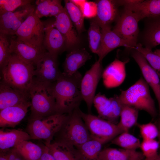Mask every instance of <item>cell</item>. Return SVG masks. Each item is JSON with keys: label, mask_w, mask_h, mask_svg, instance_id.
<instances>
[{"label": "cell", "mask_w": 160, "mask_h": 160, "mask_svg": "<svg viewBox=\"0 0 160 160\" xmlns=\"http://www.w3.org/2000/svg\"><path fill=\"white\" fill-rule=\"evenodd\" d=\"M82 78L78 71L70 76L62 73L53 83V93L57 113H69L79 107L83 100L80 89Z\"/></svg>", "instance_id": "6da1fadb"}, {"label": "cell", "mask_w": 160, "mask_h": 160, "mask_svg": "<svg viewBox=\"0 0 160 160\" xmlns=\"http://www.w3.org/2000/svg\"><path fill=\"white\" fill-rule=\"evenodd\" d=\"M53 83L39 81L34 77L28 90L31 113L28 119L57 113L53 93Z\"/></svg>", "instance_id": "7a4b0ae2"}, {"label": "cell", "mask_w": 160, "mask_h": 160, "mask_svg": "<svg viewBox=\"0 0 160 160\" xmlns=\"http://www.w3.org/2000/svg\"><path fill=\"white\" fill-rule=\"evenodd\" d=\"M35 66L12 54L7 65L1 71L2 81L11 87L26 92L33 81Z\"/></svg>", "instance_id": "3957f363"}, {"label": "cell", "mask_w": 160, "mask_h": 160, "mask_svg": "<svg viewBox=\"0 0 160 160\" xmlns=\"http://www.w3.org/2000/svg\"><path fill=\"white\" fill-rule=\"evenodd\" d=\"M79 108L68 114L52 141L66 144L76 148L91 139L89 132L79 113Z\"/></svg>", "instance_id": "277c9868"}, {"label": "cell", "mask_w": 160, "mask_h": 160, "mask_svg": "<svg viewBox=\"0 0 160 160\" xmlns=\"http://www.w3.org/2000/svg\"><path fill=\"white\" fill-rule=\"evenodd\" d=\"M149 87L143 78L141 77L127 89L121 90L118 95L119 101L122 105L144 111L155 118L157 112Z\"/></svg>", "instance_id": "5b68a950"}, {"label": "cell", "mask_w": 160, "mask_h": 160, "mask_svg": "<svg viewBox=\"0 0 160 160\" xmlns=\"http://www.w3.org/2000/svg\"><path fill=\"white\" fill-rule=\"evenodd\" d=\"M68 114L57 113L47 117L28 119L26 132L31 140H43L44 144H50L62 127Z\"/></svg>", "instance_id": "8992f818"}, {"label": "cell", "mask_w": 160, "mask_h": 160, "mask_svg": "<svg viewBox=\"0 0 160 160\" xmlns=\"http://www.w3.org/2000/svg\"><path fill=\"white\" fill-rule=\"evenodd\" d=\"M79 113L90 133L91 138L106 142L112 140L122 132L117 124L91 113H86L78 108Z\"/></svg>", "instance_id": "52a82bcc"}, {"label": "cell", "mask_w": 160, "mask_h": 160, "mask_svg": "<svg viewBox=\"0 0 160 160\" xmlns=\"http://www.w3.org/2000/svg\"><path fill=\"white\" fill-rule=\"evenodd\" d=\"M140 21L135 13L124 7L112 30L134 49L137 44L140 32L138 27Z\"/></svg>", "instance_id": "ba28073f"}, {"label": "cell", "mask_w": 160, "mask_h": 160, "mask_svg": "<svg viewBox=\"0 0 160 160\" xmlns=\"http://www.w3.org/2000/svg\"><path fill=\"white\" fill-rule=\"evenodd\" d=\"M34 12L21 24L16 32L15 35L19 39L26 43L33 46L44 47V24Z\"/></svg>", "instance_id": "9c48e42d"}, {"label": "cell", "mask_w": 160, "mask_h": 160, "mask_svg": "<svg viewBox=\"0 0 160 160\" xmlns=\"http://www.w3.org/2000/svg\"><path fill=\"white\" fill-rule=\"evenodd\" d=\"M102 62L98 60L85 73L81 80L80 89L85 102L89 113H91L93 100L98 83L102 78L103 70Z\"/></svg>", "instance_id": "30bf717a"}, {"label": "cell", "mask_w": 160, "mask_h": 160, "mask_svg": "<svg viewBox=\"0 0 160 160\" xmlns=\"http://www.w3.org/2000/svg\"><path fill=\"white\" fill-rule=\"evenodd\" d=\"M32 3L21 6L12 12L0 15V32L9 36L15 35L17 30L28 17L34 12Z\"/></svg>", "instance_id": "8fae6325"}, {"label": "cell", "mask_w": 160, "mask_h": 160, "mask_svg": "<svg viewBox=\"0 0 160 160\" xmlns=\"http://www.w3.org/2000/svg\"><path fill=\"white\" fill-rule=\"evenodd\" d=\"M57 57L47 51L35 65L34 78L41 81H56L62 73L59 70Z\"/></svg>", "instance_id": "7c38bea8"}, {"label": "cell", "mask_w": 160, "mask_h": 160, "mask_svg": "<svg viewBox=\"0 0 160 160\" xmlns=\"http://www.w3.org/2000/svg\"><path fill=\"white\" fill-rule=\"evenodd\" d=\"M10 36L12 54L34 66L38 60L47 51L43 47L33 46L24 42L15 35Z\"/></svg>", "instance_id": "4fadbf2b"}, {"label": "cell", "mask_w": 160, "mask_h": 160, "mask_svg": "<svg viewBox=\"0 0 160 160\" xmlns=\"http://www.w3.org/2000/svg\"><path fill=\"white\" fill-rule=\"evenodd\" d=\"M129 52L131 57L139 66L143 79L154 93L158 103L159 114L160 117V79L140 52L134 49Z\"/></svg>", "instance_id": "5bb4252c"}, {"label": "cell", "mask_w": 160, "mask_h": 160, "mask_svg": "<svg viewBox=\"0 0 160 160\" xmlns=\"http://www.w3.org/2000/svg\"><path fill=\"white\" fill-rule=\"evenodd\" d=\"M42 22L44 30L43 47L47 52L57 57L66 49L65 39L56 27L55 20L49 19Z\"/></svg>", "instance_id": "9a60e30c"}, {"label": "cell", "mask_w": 160, "mask_h": 160, "mask_svg": "<svg viewBox=\"0 0 160 160\" xmlns=\"http://www.w3.org/2000/svg\"><path fill=\"white\" fill-rule=\"evenodd\" d=\"M144 19L143 28L140 32L137 43L152 49L160 44V15Z\"/></svg>", "instance_id": "2e32d148"}, {"label": "cell", "mask_w": 160, "mask_h": 160, "mask_svg": "<svg viewBox=\"0 0 160 160\" xmlns=\"http://www.w3.org/2000/svg\"><path fill=\"white\" fill-rule=\"evenodd\" d=\"M102 39L100 46L97 55L98 60L102 62L104 57L115 49L124 47L129 52L133 47L127 42L121 38L111 29V26L101 28Z\"/></svg>", "instance_id": "e0dca14e"}, {"label": "cell", "mask_w": 160, "mask_h": 160, "mask_svg": "<svg viewBox=\"0 0 160 160\" xmlns=\"http://www.w3.org/2000/svg\"><path fill=\"white\" fill-rule=\"evenodd\" d=\"M129 60L122 61L116 58L103 70L102 78L105 87L112 88L123 83L126 77V65Z\"/></svg>", "instance_id": "ac0fdd59"}, {"label": "cell", "mask_w": 160, "mask_h": 160, "mask_svg": "<svg viewBox=\"0 0 160 160\" xmlns=\"http://www.w3.org/2000/svg\"><path fill=\"white\" fill-rule=\"evenodd\" d=\"M30 102L28 92L13 87L2 81L0 84V111Z\"/></svg>", "instance_id": "d6986e66"}, {"label": "cell", "mask_w": 160, "mask_h": 160, "mask_svg": "<svg viewBox=\"0 0 160 160\" xmlns=\"http://www.w3.org/2000/svg\"><path fill=\"white\" fill-rule=\"evenodd\" d=\"M55 17V24L65 39L66 49L72 48L78 43L79 39L65 7Z\"/></svg>", "instance_id": "ffe728a7"}, {"label": "cell", "mask_w": 160, "mask_h": 160, "mask_svg": "<svg viewBox=\"0 0 160 160\" xmlns=\"http://www.w3.org/2000/svg\"><path fill=\"white\" fill-rule=\"evenodd\" d=\"M97 15L95 19L101 28L111 26L116 20L119 14V6L115 0H100L97 2Z\"/></svg>", "instance_id": "44dd1931"}, {"label": "cell", "mask_w": 160, "mask_h": 160, "mask_svg": "<svg viewBox=\"0 0 160 160\" xmlns=\"http://www.w3.org/2000/svg\"><path fill=\"white\" fill-rule=\"evenodd\" d=\"M31 105L30 101L0 111V127L2 128L15 127L25 117Z\"/></svg>", "instance_id": "7402d4cb"}, {"label": "cell", "mask_w": 160, "mask_h": 160, "mask_svg": "<svg viewBox=\"0 0 160 160\" xmlns=\"http://www.w3.org/2000/svg\"><path fill=\"white\" fill-rule=\"evenodd\" d=\"M91 57V55L84 48L73 50L66 55L63 73L67 76L75 73Z\"/></svg>", "instance_id": "603a6c76"}, {"label": "cell", "mask_w": 160, "mask_h": 160, "mask_svg": "<svg viewBox=\"0 0 160 160\" xmlns=\"http://www.w3.org/2000/svg\"><path fill=\"white\" fill-rule=\"evenodd\" d=\"M31 140L26 132L17 129L0 130V151L16 148L24 141Z\"/></svg>", "instance_id": "cb8c5ba5"}, {"label": "cell", "mask_w": 160, "mask_h": 160, "mask_svg": "<svg viewBox=\"0 0 160 160\" xmlns=\"http://www.w3.org/2000/svg\"><path fill=\"white\" fill-rule=\"evenodd\" d=\"M124 7L135 13L140 20L160 15V0H142L140 2Z\"/></svg>", "instance_id": "d4e9b609"}, {"label": "cell", "mask_w": 160, "mask_h": 160, "mask_svg": "<svg viewBox=\"0 0 160 160\" xmlns=\"http://www.w3.org/2000/svg\"><path fill=\"white\" fill-rule=\"evenodd\" d=\"M100 160H143L142 152L136 150L108 148L102 149L99 155Z\"/></svg>", "instance_id": "484cf974"}, {"label": "cell", "mask_w": 160, "mask_h": 160, "mask_svg": "<svg viewBox=\"0 0 160 160\" xmlns=\"http://www.w3.org/2000/svg\"><path fill=\"white\" fill-rule=\"evenodd\" d=\"M104 142L91 138L76 148L78 160H100L99 155Z\"/></svg>", "instance_id": "4316f807"}, {"label": "cell", "mask_w": 160, "mask_h": 160, "mask_svg": "<svg viewBox=\"0 0 160 160\" xmlns=\"http://www.w3.org/2000/svg\"><path fill=\"white\" fill-rule=\"evenodd\" d=\"M59 0H38L35 2L34 13L39 18L43 17H55L64 9Z\"/></svg>", "instance_id": "83f0119b"}, {"label": "cell", "mask_w": 160, "mask_h": 160, "mask_svg": "<svg viewBox=\"0 0 160 160\" xmlns=\"http://www.w3.org/2000/svg\"><path fill=\"white\" fill-rule=\"evenodd\" d=\"M44 144L56 160H78L76 149L73 146L54 141Z\"/></svg>", "instance_id": "f1b7e54d"}, {"label": "cell", "mask_w": 160, "mask_h": 160, "mask_svg": "<svg viewBox=\"0 0 160 160\" xmlns=\"http://www.w3.org/2000/svg\"><path fill=\"white\" fill-rule=\"evenodd\" d=\"M139 110L132 107L123 105L120 120L117 125L122 132H128L137 123Z\"/></svg>", "instance_id": "f546056e"}, {"label": "cell", "mask_w": 160, "mask_h": 160, "mask_svg": "<svg viewBox=\"0 0 160 160\" xmlns=\"http://www.w3.org/2000/svg\"><path fill=\"white\" fill-rule=\"evenodd\" d=\"M43 145H39L29 140L24 141L16 148L26 160H40Z\"/></svg>", "instance_id": "4dcf8cb0"}, {"label": "cell", "mask_w": 160, "mask_h": 160, "mask_svg": "<svg viewBox=\"0 0 160 160\" xmlns=\"http://www.w3.org/2000/svg\"><path fill=\"white\" fill-rule=\"evenodd\" d=\"M93 104L99 117L111 122L112 105L111 98H108L104 95L99 93L95 95Z\"/></svg>", "instance_id": "1f68e13d"}, {"label": "cell", "mask_w": 160, "mask_h": 160, "mask_svg": "<svg viewBox=\"0 0 160 160\" xmlns=\"http://www.w3.org/2000/svg\"><path fill=\"white\" fill-rule=\"evenodd\" d=\"M65 7L69 17L79 34L84 30V17L80 8L70 0L65 1Z\"/></svg>", "instance_id": "d6a6232c"}, {"label": "cell", "mask_w": 160, "mask_h": 160, "mask_svg": "<svg viewBox=\"0 0 160 160\" xmlns=\"http://www.w3.org/2000/svg\"><path fill=\"white\" fill-rule=\"evenodd\" d=\"M111 142L123 149L132 150H136L141 144L140 140L128 132H122L113 139Z\"/></svg>", "instance_id": "836d02e7"}, {"label": "cell", "mask_w": 160, "mask_h": 160, "mask_svg": "<svg viewBox=\"0 0 160 160\" xmlns=\"http://www.w3.org/2000/svg\"><path fill=\"white\" fill-rule=\"evenodd\" d=\"M89 47L91 51L97 55L101 42V28L95 19L90 23L88 31Z\"/></svg>", "instance_id": "e575fe53"}, {"label": "cell", "mask_w": 160, "mask_h": 160, "mask_svg": "<svg viewBox=\"0 0 160 160\" xmlns=\"http://www.w3.org/2000/svg\"><path fill=\"white\" fill-rule=\"evenodd\" d=\"M134 49L142 55L160 79V57L152 49L143 47L140 43H137Z\"/></svg>", "instance_id": "d590c367"}, {"label": "cell", "mask_w": 160, "mask_h": 160, "mask_svg": "<svg viewBox=\"0 0 160 160\" xmlns=\"http://www.w3.org/2000/svg\"><path fill=\"white\" fill-rule=\"evenodd\" d=\"M10 46V36L0 32V70L7 65L12 55Z\"/></svg>", "instance_id": "8d00e7d4"}, {"label": "cell", "mask_w": 160, "mask_h": 160, "mask_svg": "<svg viewBox=\"0 0 160 160\" xmlns=\"http://www.w3.org/2000/svg\"><path fill=\"white\" fill-rule=\"evenodd\" d=\"M158 141L155 139L143 140L140 148L144 157L143 160H153L158 156L159 148Z\"/></svg>", "instance_id": "74e56055"}, {"label": "cell", "mask_w": 160, "mask_h": 160, "mask_svg": "<svg viewBox=\"0 0 160 160\" xmlns=\"http://www.w3.org/2000/svg\"><path fill=\"white\" fill-rule=\"evenodd\" d=\"M30 0H0V15L14 11L19 7L31 3Z\"/></svg>", "instance_id": "f35d334b"}, {"label": "cell", "mask_w": 160, "mask_h": 160, "mask_svg": "<svg viewBox=\"0 0 160 160\" xmlns=\"http://www.w3.org/2000/svg\"><path fill=\"white\" fill-rule=\"evenodd\" d=\"M138 127L143 140H153L158 137L159 131L157 127L153 123H149L139 124Z\"/></svg>", "instance_id": "ab89813d"}, {"label": "cell", "mask_w": 160, "mask_h": 160, "mask_svg": "<svg viewBox=\"0 0 160 160\" xmlns=\"http://www.w3.org/2000/svg\"><path fill=\"white\" fill-rule=\"evenodd\" d=\"M80 9L84 18H94L96 16L97 5L94 2L87 1Z\"/></svg>", "instance_id": "60d3db41"}, {"label": "cell", "mask_w": 160, "mask_h": 160, "mask_svg": "<svg viewBox=\"0 0 160 160\" xmlns=\"http://www.w3.org/2000/svg\"><path fill=\"white\" fill-rule=\"evenodd\" d=\"M0 160H26L16 148L0 151Z\"/></svg>", "instance_id": "b9f144b4"}, {"label": "cell", "mask_w": 160, "mask_h": 160, "mask_svg": "<svg viewBox=\"0 0 160 160\" xmlns=\"http://www.w3.org/2000/svg\"><path fill=\"white\" fill-rule=\"evenodd\" d=\"M40 160H56L49 152L48 148L44 144L43 146V152Z\"/></svg>", "instance_id": "7bdbcfd3"}, {"label": "cell", "mask_w": 160, "mask_h": 160, "mask_svg": "<svg viewBox=\"0 0 160 160\" xmlns=\"http://www.w3.org/2000/svg\"><path fill=\"white\" fill-rule=\"evenodd\" d=\"M70 1L80 8L87 1L85 0H71Z\"/></svg>", "instance_id": "ee69618b"}, {"label": "cell", "mask_w": 160, "mask_h": 160, "mask_svg": "<svg viewBox=\"0 0 160 160\" xmlns=\"http://www.w3.org/2000/svg\"><path fill=\"white\" fill-rule=\"evenodd\" d=\"M157 127L159 131V134L158 136L159 139V148L160 150V117L158 121V126Z\"/></svg>", "instance_id": "f6af8a7d"}, {"label": "cell", "mask_w": 160, "mask_h": 160, "mask_svg": "<svg viewBox=\"0 0 160 160\" xmlns=\"http://www.w3.org/2000/svg\"><path fill=\"white\" fill-rule=\"evenodd\" d=\"M153 52L160 57V49H156Z\"/></svg>", "instance_id": "bcb514c9"}, {"label": "cell", "mask_w": 160, "mask_h": 160, "mask_svg": "<svg viewBox=\"0 0 160 160\" xmlns=\"http://www.w3.org/2000/svg\"><path fill=\"white\" fill-rule=\"evenodd\" d=\"M153 160H160V153H159L157 157Z\"/></svg>", "instance_id": "7dc6e473"}]
</instances>
